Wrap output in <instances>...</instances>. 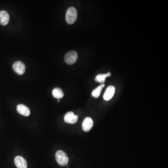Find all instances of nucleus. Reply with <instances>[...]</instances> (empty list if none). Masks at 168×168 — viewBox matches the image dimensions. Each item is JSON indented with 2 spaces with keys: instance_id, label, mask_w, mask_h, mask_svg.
I'll use <instances>...</instances> for the list:
<instances>
[{
  "instance_id": "obj_5",
  "label": "nucleus",
  "mask_w": 168,
  "mask_h": 168,
  "mask_svg": "<svg viewBox=\"0 0 168 168\" xmlns=\"http://www.w3.org/2000/svg\"><path fill=\"white\" fill-rule=\"evenodd\" d=\"M15 164L18 168H27L28 164L26 160L21 156H17L14 160Z\"/></svg>"
},
{
  "instance_id": "obj_6",
  "label": "nucleus",
  "mask_w": 168,
  "mask_h": 168,
  "mask_svg": "<svg viewBox=\"0 0 168 168\" xmlns=\"http://www.w3.org/2000/svg\"><path fill=\"white\" fill-rule=\"evenodd\" d=\"M78 116H75L73 112H69L65 114L64 120L65 122L69 124H74L77 121Z\"/></svg>"
},
{
  "instance_id": "obj_9",
  "label": "nucleus",
  "mask_w": 168,
  "mask_h": 168,
  "mask_svg": "<svg viewBox=\"0 0 168 168\" xmlns=\"http://www.w3.org/2000/svg\"><path fill=\"white\" fill-rule=\"evenodd\" d=\"M16 109L19 114L24 116H28L31 114L30 109L23 104L18 105L16 107Z\"/></svg>"
},
{
  "instance_id": "obj_11",
  "label": "nucleus",
  "mask_w": 168,
  "mask_h": 168,
  "mask_svg": "<svg viewBox=\"0 0 168 168\" xmlns=\"http://www.w3.org/2000/svg\"><path fill=\"white\" fill-rule=\"evenodd\" d=\"M111 74L110 73H107V74H100L98 75L95 78L96 82H99L101 84H104L105 82V79L108 77L111 76Z\"/></svg>"
},
{
  "instance_id": "obj_1",
  "label": "nucleus",
  "mask_w": 168,
  "mask_h": 168,
  "mask_svg": "<svg viewBox=\"0 0 168 168\" xmlns=\"http://www.w3.org/2000/svg\"><path fill=\"white\" fill-rule=\"evenodd\" d=\"M77 11L74 7H70L67 10L66 14V21L69 24L75 22L77 18Z\"/></svg>"
},
{
  "instance_id": "obj_8",
  "label": "nucleus",
  "mask_w": 168,
  "mask_h": 168,
  "mask_svg": "<svg viewBox=\"0 0 168 168\" xmlns=\"http://www.w3.org/2000/svg\"><path fill=\"white\" fill-rule=\"evenodd\" d=\"M115 90H116V89L114 86H108L107 88L106 92L103 96L104 99L105 100H107V101L110 100L115 94Z\"/></svg>"
},
{
  "instance_id": "obj_12",
  "label": "nucleus",
  "mask_w": 168,
  "mask_h": 168,
  "mask_svg": "<svg viewBox=\"0 0 168 168\" xmlns=\"http://www.w3.org/2000/svg\"><path fill=\"white\" fill-rule=\"evenodd\" d=\"M52 95L55 98L57 99H61L64 97V94L63 93L62 89L58 87H56L53 90Z\"/></svg>"
},
{
  "instance_id": "obj_2",
  "label": "nucleus",
  "mask_w": 168,
  "mask_h": 168,
  "mask_svg": "<svg viewBox=\"0 0 168 168\" xmlns=\"http://www.w3.org/2000/svg\"><path fill=\"white\" fill-rule=\"evenodd\" d=\"M56 159L57 163L61 166H65L69 162V158L65 152L58 150L56 153Z\"/></svg>"
},
{
  "instance_id": "obj_10",
  "label": "nucleus",
  "mask_w": 168,
  "mask_h": 168,
  "mask_svg": "<svg viewBox=\"0 0 168 168\" xmlns=\"http://www.w3.org/2000/svg\"><path fill=\"white\" fill-rule=\"evenodd\" d=\"M10 21V15L6 11H0V24L5 26L9 23Z\"/></svg>"
},
{
  "instance_id": "obj_7",
  "label": "nucleus",
  "mask_w": 168,
  "mask_h": 168,
  "mask_svg": "<svg viewBox=\"0 0 168 168\" xmlns=\"http://www.w3.org/2000/svg\"><path fill=\"white\" fill-rule=\"evenodd\" d=\"M94 125V121L90 117H86L84 120L82 124V128L85 132H88L91 130Z\"/></svg>"
},
{
  "instance_id": "obj_13",
  "label": "nucleus",
  "mask_w": 168,
  "mask_h": 168,
  "mask_svg": "<svg viewBox=\"0 0 168 168\" xmlns=\"http://www.w3.org/2000/svg\"><path fill=\"white\" fill-rule=\"evenodd\" d=\"M104 86H105V85H104V84H101V85L99 86L97 88L94 89V90L92 92V96L95 98H98L100 96L101 91H102V89L104 88Z\"/></svg>"
},
{
  "instance_id": "obj_3",
  "label": "nucleus",
  "mask_w": 168,
  "mask_h": 168,
  "mask_svg": "<svg viewBox=\"0 0 168 168\" xmlns=\"http://www.w3.org/2000/svg\"><path fill=\"white\" fill-rule=\"evenodd\" d=\"M78 56L75 51H72L68 52L65 56V61L67 64L72 65L76 63Z\"/></svg>"
},
{
  "instance_id": "obj_4",
  "label": "nucleus",
  "mask_w": 168,
  "mask_h": 168,
  "mask_svg": "<svg viewBox=\"0 0 168 168\" xmlns=\"http://www.w3.org/2000/svg\"><path fill=\"white\" fill-rule=\"evenodd\" d=\"M13 68L16 74L19 75H23L25 73L26 66L23 62L17 61L15 62L13 65Z\"/></svg>"
}]
</instances>
